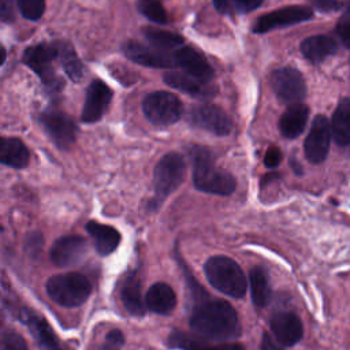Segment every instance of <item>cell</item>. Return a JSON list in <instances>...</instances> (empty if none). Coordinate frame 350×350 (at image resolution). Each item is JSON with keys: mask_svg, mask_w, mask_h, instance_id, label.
<instances>
[{"mask_svg": "<svg viewBox=\"0 0 350 350\" xmlns=\"http://www.w3.org/2000/svg\"><path fill=\"white\" fill-rule=\"evenodd\" d=\"M191 329L212 342H226L241 332L235 309L223 299H204L190 319Z\"/></svg>", "mask_w": 350, "mask_h": 350, "instance_id": "obj_1", "label": "cell"}, {"mask_svg": "<svg viewBox=\"0 0 350 350\" xmlns=\"http://www.w3.org/2000/svg\"><path fill=\"white\" fill-rule=\"evenodd\" d=\"M190 159L196 189L219 196H228L235 190V178L215 164V159L209 149L204 146H191Z\"/></svg>", "mask_w": 350, "mask_h": 350, "instance_id": "obj_2", "label": "cell"}, {"mask_svg": "<svg viewBox=\"0 0 350 350\" xmlns=\"http://www.w3.org/2000/svg\"><path fill=\"white\" fill-rule=\"evenodd\" d=\"M55 60H57V44L56 42H38L25 49L22 62L31 68L36 75L41 79L48 94H57L64 81L56 74Z\"/></svg>", "mask_w": 350, "mask_h": 350, "instance_id": "obj_3", "label": "cell"}, {"mask_svg": "<svg viewBox=\"0 0 350 350\" xmlns=\"http://www.w3.org/2000/svg\"><path fill=\"white\" fill-rule=\"evenodd\" d=\"M208 282L220 293L241 298L246 291V278L241 267L230 257L213 256L204 265Z\"/></svg>", "mask_w": 350, "mask_h": 350, "instance_id": "obj_4", "label": "cell"}, {"mask_svg": "<svg viewBox=\"0 0 350 350\" xmlns=\"http://www.w3.org/2000/svg\"><path fill=\"white\" fill-rule=\"evenodd\" d=\"M45 287L49 298L66 308L82 305L92 293L90 282L77 272L55 275L48 279Z\"/></svg>", "mask_w": 350, "mask_h": 350, "instance_id": "obj_5", "label": "cell"}, {"mask_svg": "<svg viewBox=\"0 0 350 350\" xmlns=\"http://www.w3.org/2000/svg\"><path fill=\"white\" fill-rule=\"evenodd\" d=\"M186 174V163L182 154L171 152L164 154L157 163L153 180H154V191H156V204H160L164 198H167L172 191H175L179 185L183 182Z\"/></svg>", "mask_w": 350, "mask_h": 350, "instance_id": "obj_6", "label": "cell"}, {"mask_svg": "<svg viewBox=\"0 0 350 350\" xmlns=\"http://www.w3.org/2000/svg\"><path fill=\"white\" fill-rule=\"evenodd\" d=\"M142 111L152 124L170 126L180 119L183 107L175 94L159 90L149 93L144 98Z\"/></svg>", "mask_w": 350, "mask_h": 350, "instance_id": "obj_7", "label": "cell"}, {"mask_svg": "<svg viewBox=\"0 0 350 350\" xmlns=\"http://www.w3.org/2000/svg\"><path fill=\"white\" fill-rule=\"evenodd\" d=\"M38 122L59 149H68L77 139V124L74 120L59 109H45L38 115Z\"/></svg>", "mask_w": 350, "mask_h": 350, "instance_id": "obj_8", "label": "cell"}, {"mask_svg": "<svg viewBox=\"0 0 350 350\" xmlns=\"http://www.w3.org/2000/svg\"><path fill=\"white\" fill-rule=\"evenodd\" d=\"M271 86L283 104L301 103L306 96V85L302 74L293 67H282L272 72Z\"/></svg>", "mask_w": 350, "mask_h": 350, "instance_id": "obj_9", "label": "cell"}, {"mask_svg": "<svg viewBox=\"0 0 350 350\" xmlns=\"http://www.w3.org/2000/svg\"><path fill=\"white\" fill-rule=\"evenodd\" d=\"M313 11L306 5H288L261 15L253 23L254 33H267L273 29L291 26L310 19Z\"/></svg>", "mask_w": 350, "mask_h": 350, "instance_id": "obj_10", "label": "cell"}, {"mask_svg": "<svg viewBox=\"0 0 350 350\" xmlns=\"http://www.w3.org/2000/svg\"><path fill=\"white\" fill-rule=\"evenodd\" d=\"M189 122L215 135H227L232 129V123L227 113L213 104H198L191 107Z\"/></svg>", "mask_w": 350, "mask_h": 350, "instance_id": "obj_11", "label": "cell"}, {"mask_svg": "<svg viewBox=\"0 0 350 350\" xmlns=\"http://www.w3.org/2000/svg\"><path fill=\"white\" fill-rule=\"evenodd\" d=\"M331 142V129L324 115H317L312 123L310 131L305 139V156L313 163H323L328 154Z\"/></svg>", "mask_w": 350, "mask_h": 350, "instance_id": "obj_12", "label": "cell"}, {"mask_svg": "<svg viewBox=\"0 0 350 350\" xmlns=\"http://www.w3.org/2000/svg\"><path fill=\"white\" fill-rule=\"evenodd\" d=\"M88 253V243L83 237L64 235L55 241L51 249V260L57 267L79 264Z\"/></svg>", "mask_w": 350, "mask_h": 350, "instance_id": "obj_13", "label": "cell"}, {"mask_svg": "<svg viewBox=\"0 0 350 350\" xmlns=\"http://www.w3.org/2000/svg\"><path fill=\"white\" fill-rule=\"evenodd\" d=\"M174 62L176 67H180L185 74L200 79L202 82H211L213 78V68L206 59L191 46H180L174 53Z\"/></svg>", "mask_w": 350, "mask_h": 350, "instance_id": "obj_14", "label": "cell"}, {"mask_svg": "<svg viewBox=\"0 0 350 350\" xmlns=\"http://www.w3.org/2000/svg\"><path fill=\"white\" fill-rule=\"evenodd\" d=\"M123 52L130 60L146 67H156V68L175 67L174 55L165 51L156 49L153 46L142 45L139 42H134V41L126 42L123 46Z\"/></svg>", "mask_w": 350, "mask_h": 350, "instance_id": "obj_15", "label": "cell"}, {"mask_svg": "<svg viewBox=\"0 0 350 350\" xmlns=\"http://www.w3.org/2000/svg\"><path fill=\"white\" fill-rule=\"evenodd\" d=\"M19 319L25 325H27L30 334L41 350H63L57 336L44 317L30 310L29 308H22L19 310Z\"/></svg>", "mask_w": 350, "mask_h": 350, "instance_id": "obj_16", "label": "cell"}, {"mask_svg": "<svg viewBox=\"0 0 350 350\" xmlns=\"http://www.w3.org/2000/svg\"><path fill=\"white\" fill-rule=\"evenodd\" d=\"M111 98H112L111 89L103 81H98V79L93 81L86 90L81 119L85 123H93L101 119L103 113L108 108Z\"/></svg>", "mask_w": 350, "mask_h": 350, "instance_id": "obj_17", "label": "cell"}, {"mask_svg": "<svg viewBox=\"0 0 350 350\" xmlns=\"http://www.w3.org/2000/svg\"><path fill=\"white\" fill-rule=\"evenodd\" d=\"M273 338L283 346H293L299 342L304 328L299 317L291 312H278L271 319Z\"/></svg>", "mask_w": 350, "mask_h": 350, "instance_id": "obj_18", "label": "cell"}, {"mask_svg": "<svg viewBox=\"0 0 350 350\" xmlns=\"http://www.w3.org/2000/svg\"><path fill=\"white\" fill-rule=\"evenodd\" d=\"M163 79L168 86L175 88L182 92H186L196 97L205 98V97H212L216 93V86L212 85L211 82H202V81L196 79L185 72L170 71V72L164 74Z\"/></svg>", "mask_w": 350, "mask_h": 350, "instance_id": "obj_19", "label": "cell"}, {"mask_svg": "<svg viewBox=\"0 0 350 350\" xmlns=\"http://www.w3.org/2000/svg\"><path fill=\"white\" fill-rule=\"evenodd\" d=\"M29 161L30 152L19 138L0 135V164L14 170H23L29 165Z\"/></svg>", "mask_w": 350, "mask_h": 350, "instance_id": "obj_20", "label": "cell"}, {"mask_svg": "<svg viewBox=\"0 0 350 350\" xmlns=\"http://www.w3.org/2000/svg\"><path fill=\"white\" fill-rule=\"evenodd\" d=\"M120 299L126 310L137 317L145 314L146 306L141 294V280L135 272L129 273L120 287Z\"/></svg>", "mask_w": 350, "mask_h": 350, "instance_id": "obj_21", "label": "cell"}, {"mask_svg": "<svg viewBox=\"0 0 350 350\" xmlns=\"http://www.w3.org/2000/svg\"><path fill=\"white\" fill-rule=\"evenodd\" d=\"M168 345L182 350H245L239 343H209L204 338H194L180 331H174L171 334L168 338Z\"/></svg>", "mask_w": 350, "mask_h": 350, "instance_id": "obj_22", "label": "cell"}, {"mask_svg": "<svg viewBox=\"0 0 350 350\" xmlns=\"http://www.w3.org/2000/svg\"><path fill=\"white\" fill-rule=\"evenodd\" d=\"M176 305V295L167 283H154L149 287L145 295V306L157 313L168 314Z\"/></svg>", "mask_w": 350, "mask_h": 350, "instance_id": "obj_23", "label": "cell"}, {"mask_svg": "<svg viewBox=\"0 0 350 350\" xmlns=\"http://www.w3.org/2000/svg\"><path fill=\"white\" fill-rule=\"evenodd\" d=\"M86 231L93 238L96 252L100 256L111 254L120 242V234L113 227L107 224L89 221L86 224Z\"/></svg>", "mask_w": 350, "mask_h": 350, "instance_id": "obj_24", "label": "cell"}, {"mask_svg": "<svg viewBox=\"0 0 350 350\" xmlns=\"http://www.w3.org/2000/svg\"><path fill=\"white\" fill-rule=\"evenodd\" d=\"M301 52L312 63H321L338 52V42L328 36H312L301 42Z\"/></svg>", "mask_w": 350, "mask_h": 350, "instance_id": "obj_25", "label": "cell"}, {"mask_svg": "<svg viewBox=\"0 0 350 350\" xmlns=\"http://www.w3.org/2000/svg\"><path fill=\"white\" fill-rule=\"evenodd\" d=\"M308 116H309V109L306 105L301 103L291 104L280 118V122H279L280 134L286 138L298 137L306 126Z\"/></svg>", "mask_w": 350, "mask_h": 350, "instance_id": "obj_26", "label": "cell"}, {"mask_svg": "<svg viewBox=\"0 0 350 350\" xmlns=\"http://www.w3.org/2000/svg\"><path fill=\"white\" fill-rule=\"evenodd\" d=\"M331 137H334L335 142L339 146H347L350 144V98L343 97L334 115H332V124Z\"/></svg>", "mask_w": 350, "mask_h": 350, "instance_id": "obj_27", "label": "cell"}, {"mask_svg": "<svg viewBox=\"0 0 350 350\" xmlns=\"http://www.w3.org/2000/svg\"><path fill=\"white\" fill-rule=\"evenodd\" d=\"M57 44V62L60 63L62 68L67 74V77L74 81L79 82L83 78L85 67L83 63L79 60L78 55L75 53L74 48L63 41H56Z\"/></svg>", "mask_w": 350, "mask_h": 350, "instance_id": "obj_28", "label": "cell"}, {"mask_svg": "<svg viewBox=\"0 0 350 350\" xmlns=\"http://www.w3.org/2000/svg\"><path fill=\"white\" fill-rule=\"evenodd\" d=\"M249 282H250V294H252L253 304L258 308L267 306L268 302L271 301L272 290H271L269 280L265 271L260 267H254L250 271Z\"/></svg>", "mask_w": 350, "mask_h": 350, "instance_id": "obj_29", "label": "cell"}, {"mask_svg": "<svg viewBox=\"0 0 350 350\" xmlns=\"http://www.w3.org/2000/svg\"><path fill=\"white\" fill-rule=\"evenodd\" d=\"M144 36L150 46L165 52H168L170 49H178L183 45V38L179 34L167 30L146 27L144 29Z\"/></svg>", "mask_w": 350, "mask_h": 350, "instance_id": "obj_30", "label": "cell"}, {"mask_svg": "<svg viewBox=\"0 0 350 350\" xmlns=\"http://www.w3.org/2000/svg\"><path fill=\"white\" fill-rule=\"evenodd\" d=\"M215 8L224 15H238L254 11L262 0H212Z\"/></svg>", "mask_w": 350, "mask_h": 350, "instance_id": "obj_31", "label": "cell"}, {"mask_svg": "<svg viewBox=\"0 0 350 350\" xmlns=\"http://www.w3.org/2000/svg\"><path fill=\"white\" fill-rule=\"evenodd\" d=\"M138 11L146 16L149 21L164 25L167 23V11L159 0H139L138 1Z\"/></svg>", "mask_w": 350, "mask_h": 350, "instance_id": "obj_32", "label": "cell"}, {"mask_svg": "<svg viewBox=\"0 0 350 350\" xmlns=\"http://www.w3.org/2000/svg\"><path fill=\"white\" fill-rule=\"evenodd\" d=\"M21 15L29 21H38L45 11V0H16Z\"/></svg>", "mask_w": 350, "mask_h": 350, "instance_id": "obj_33", "label": "cell"}, {"mask_svg": "<svg viewBox=\"0 0 350 350\" xmlns=\"http://www.w3.org/2000/svg\"><path fill=\"white\" fill-rule=\"evenodd\" d=\"M0 350H27V346L19 334L5 331L0 338Z\"/></svg>", "mask_w": 350, "mask_h": 350, "instance_id": "obj_34", "label": "cell"}, {"mask_svg": "<svg viewBox=\"0 0 350 350\" xmlns=\"http://www.w3.org/2000/svg\"><path fill=\"white\" fill-rule=\"evenodd\" d=\"M124 343V336L119 329H112L107 334L101 350H120Z\"/></svg>", "mask_w": 350, "mask_h": 350, "instance_id": "obj_35", "label": "cell"}, {"mask_svg": "<svg viewBox=\"0 0 350 350\" xmlns=\"http://www.w3.org/2000/svg\"><path fill=\"white\" fill-rule=\"evenodd\" d=\"M16 0H0V22L12 23L16 16Z\"/></svg>", "mask_w": 350, "mask_h": 350, "instance_id": "obj_36", "label": "cell"}, {"mask_svg": "<svg viewBox=\"0 0 350 350\" xmlns=\"http://www.w3.org/2000/svg\"><path fill=\"white\" fill-rule=\"evenodd\" d=\"M349 29H350V15H349V10L346 8V11L343 12L342 18L336 25L338 37L342 41L345 48H349Z\"/></svg>", "mask_w": 350, "mask_h": 350, "instance_id": "obj_37", "label": "cell"}, {"mask_svg": "<svg viewBox=\"0 0 350 350\" xmlns=\"http://www.w3.org/2000/svg\"><path fill=\"white\" fill-rule=\"evenodd\" d=\"M280 159H282V153L280 150L276 148V146H269L267 153H265V159H264V163L268 168H275L278 167V164L280 163Z\"/></svg>", "mask_w": 350, "mask_h": 350, "instance_id": "obj_38", "label": "cell"}, {"mask_svg": "<svg viewBox=\"0 0 350 350\" xmlns=\"http://www.w3.org/2000/svg\"><path fill=\"white\" fill-rule=\"evenodd\" d=\"M310 1L321 12H334L339 8L338 0H310Z\"/></svg>", "mask_w": 350, "mask_h": 350, "instance_id": "obj_39", "label": "cell"}, {"mask_svg": "<svg viewBox=\"0 0 350 350\" xmlns=\"http://www.w3.org/2000/svg\"><path fill=\"white\" fill-rule=\"evenodd\" d=\"M261 350H283V349L278 345V340L273 336L265 332L261 339Z\"/></svg>", "mask_w": 350, "mask_h": 350, "instance_id": "obj_40", "label": "cell"}, {"mask_svg": "<svg viewBox=\"0 0 350 350\" xmlns=\"http://www.w3.org/2000/svg\"><path fill=\"white\" fill-rule=\"evenodd\" d=\"M5 59H7V49L0 44V66L4 64Z\"/></svg>", "mask_w": 350, "mask_h": 350, "instance_id": "obj_41", "label": "cell"}, {"mask_svg": "<svg viewBox=\"0 0 350 350\" xmlns=\"http://www.w3.org/2000/svg\"><path fill=\"white\" fill-rule=\"evenodd\" d=\"M0 228H1V227H0Z\"/></svg>", "mask_w": 350, "mask_h": 350, "instance_id": "obj_42", "label": "cell"}]
</instances>
